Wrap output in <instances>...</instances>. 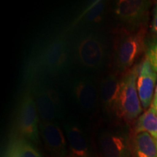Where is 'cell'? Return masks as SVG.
Segmentation results:
<instances>
[{
	"label": "cell",
	"mask_w": 157,
	"mask_h": 157,
	"mask_svg": "<svg viewBox=\"0 0 157 157\" xmlns=\"http://www.w3.org/2000/svg\"><path fill=\"white\" fill-rule=\"evenodd\" d=\"M135 157H157V140L148 132L136 133L133 140Z\"/></svg>",
	"instance_id": "cell-14"
},
{
	"label": "cell",
	"mask_w": 157,
	"mask_h": 157,
	"mask_svg": "<svg viewBox=\"0 0 157 157\" xmlns=\"http://www.w3.org/2000/svg\"><path fill=\"white\" fill-rule=\"evenodd\" d=\"M156 140H157V139H156Z\"/></svg>",
	"instance_id": "cell-23"
},
{
	"label": "cell",
	"mask_w": 157,
	"mask_h": 157,
	"mask_svg": "<svg viewBox=\"0 0 157 157\" xmlns=\"http://www.w3.org/2000/svg\"><path fill=\"white\" fill-rule=\"evenodd\" d=\"M65 132L69 148V157H90L87 138L79 127L68 124L65 127Z\"/></svg>",
	"instance_id": "cell-12"
},
{
	"label": "cell",
	"mask_w": 157,
	"mask_h": 157,
	"mask_svg": "<svg viewBox=\"0 0 157 157\" xmlns=\"http://www.w3.org/2000/svg\"><path fill=\"white\" fill-rule=\"evenodd\" d=\"M151 107L157 113V84H156V90H155V93L154 95V98H153L152 103L151 105Z\"/></svg>",
	"instance_id": "cell-20"
},
{
	"label": "cell",
	"mask_w": 157,
	"mask_h": 157,
	"mask_svg": "<svg viewBox=\"0 0 157 157\" xmlns=\"http://www.w3.org/2000/svg\"><path fill=\"white\" fill-rule=\"evenodd\" d=\"M100 146L105 157H128L124 138L112 132H104L100 137Z\"/></svg>",
	"instance_id": "cell-13"
},
{
	"label": "cell",
	"mask_w": 157,
	"mask_h": 157,
	"mask_svg": "<svg viewBox=\"0 0 157 157\" xmlns=\"http://www.w3.org/2000/svg\"><path fill=\"white\" fill-rule=\"evenodd\" d=\"M34 100L39 117L44 122H54L59 114L60 101L56 90L39 87L35 90Z\"/></svg>",
	"instance_id": "cell-7"
},
{
	"label": "cell",
	"mask_w": 157,
	"mask_h": 157,
	"mask_svg": "<svg viewBox=\"0 0 157 157\" xmlns=\"http://www.w3.org/2000/svg\"><path fill=\"white\" fill-rule=\"evenodd\" d=\"M154 15H157V4L156 5V7H155V14Z\"/></svg>",
	"instance_id": "cell-22"
},
{
	"label": "cell",
	"mask_w": 157,
	"mask_h": 157,
	"mask_svg": "<svg viewBox=\"0 0 157 157\" xmlns=\"http://www.w3.org/2000/svg\"><path fill=\"white\" fill-rule=\"evenodd\" d=\"M146 57L157 73V36L153 38L146 46Z\"/></svg>",
	"instance_id": "cell-17"
},
{
	"label": "cell",
	"mask_w": 157,
	"mask_h": 157,
	"mask_svg": "<svg viewBox=\"0 0 157 157\" xmlns=\"http://www.w3.org/2000/svg\"><path fill=\"white\" fill-rule=\"evenodd\" d=\"M146 30L145 27L129 31L121 29L114 39L113 51L117 68L124 71L130 69L145 49Z\"/></svg>",
	"instance_id": "cell-1"
},
{
	"label": "cell",
	"mask_w": 157,
	"mask_h": 157,
	"mask_svg": "<svg viewBox=\"0 0 157 157\" xmlns=\"http://www.w3.org/2000/svg\"><path fill=\"white\" fill-rule=\"evenodd\" d=\"M138 67L130 68L121 78L120 93L115 113L127 121L134 120L143 111L137 87Z\"/></svg>",
	"instance_id": "cell-3"
},
{
	"label": "cell",
	"mask_w": 157,
	"mask_h": 157,
	"mask_svg": "<svg viewBox=\"0 0 157 157\" xmlns=\"http://www.w3.org/2000/svg\"><path fill=\"white\" fill-rule=\"evenodd\" d=\"M150 5V2L145 0H119L116 4V16L133 29H140L148 17Z\"/></svg>",
	"instance_id": "cell-6"
},
{
	"label": "cell",
	"mask_w": 157,
	"mask_h": 157,
	"mask_svg": "<svg viewBox=\"0 0 157 157\" xmlns=\"http://www.w3.org/2000/svg\"><path fill=\"white\" fill-rule=\"evenodd\" d=\"M104 10V3L101 1L95 2L87 7L82 14V17L84 21L89 22H96L101 18V15Z\"/></svg>",
	"instance_id": "cell-16"
},
{
	"label": "cell",
	"mask_w": 157,
	"mask_h": 157,
	"mask_svg": "<svg viewBox=\"0 0 157 157\" xmlns=\"http://www.w3.org/2000/svg\"><path fill=\"white\" fill-rule=\"evenodd\" d=\"M156 81L157 73L146 57L139 66L137 78V92L143 109H148L149 106L151 107Z\"/></svg>",
	"instance_id": "cell-8"
},
{
	"label": "cell",
	"mask_w": 157,
	"mask_h": 157,
	"mask_svg": "<svg viewBox=\"0 0 157 157\" xmlns=\"http://www.w3.org/2000/svg\"><path fill=\"white\" fill-rule=\"evenodd\" d=\"M20 147L23 157H42L40 153L28 140H20Z\"/></svg>",
	"instance_id": "cell-18"
},
{
	"label": "cell",
	"mask_w": 157,
	"mask_h": 157,
	"mask_svg": "<svg viewBox=\"0 0 157 157\" xmlns=\"http://www.w3.org/2000/svg\"><path fill=\"white\" fill-rule=\"evenodd\" d=\"M73 95L79 106L87 111L94 109L97 103V90L93 82L87 78H81L74 82Z\"/></svg>",
	"instance_id": "cell-10"
},
{
	"label": "cell",
	"mask_w": 157,
	"mask_h": 157,
	"mask_svg": "<svg viewBox=\"0 0 157 157\" xmlns=\"http://www.w3.org/2000/svg\"><path fill=\"white\" fill-rule=\"evenodd\" d=\"M39 131L45 148L51 157L67 156V142L64 133L55 122L42 121Z\"/></svg>",
	"instance_id": "cell-9"
},
{
	"label": "cell",
	"mask_w": 157,
	"mask_h": 157,
	"mask_svg": "<svg viewBox=\"0 0 157 157\" xmlns=\"http://www.w3.org/2000/svg\"><path fill=\"white\" fill-rule=\"evenodd\" d=\"M17 127L21 135L28 141L39 142V114L34 97L30 93L23 96L17 114Z\"/></svg>",
	"instance_id": "cell-5"
},
{
	"label": "cell",
	"mask_w": 157,
	"mask_h": 157,
	"mask_svg": "<svg viewBox=\"0 0 157 157\" xmlns=\"http://www.w3.org/2000/svg\"><path fill=\"white\" fill-rule=\"evenodd\" d=\"M121 89V78L111 74L102 80L100 85V96L104 108L109 112H115Z\"/></svg>",
	"instance_id": "cell-11"
},
{
	"label": "cell",
	"mask_w": 157,
	"mask_h": 157,
	"mask_svg": "<svg viewBox=\"0 0 157 157\" xmlns=\"http://www.w3.org/2000/svg\"><path fill=\"white\" fill-rule=\"evenodd\" d=\"M151 28H152L153 32L155 33L157 36V15H154V18H153Z\"/></svg>",
	"instance_id": "cell-21"
},
{
	"label": "cell",
	"mask_w": 157,
	"mask_h": 157,
	"mask_svg": "<svg viewBox=\"0 0 157 157\" xmlns=\"http://www.w3.org/2000/svg\"><path fill=\"white\" fill-rule=\"evenodd\" d=\"M5 157H23L20 147V139L10 142Z\"/></svg>",
	"instance_id": "cell-19"
},
{
	"label": "cell",
	"mask_w": 157,
	"mask_h": 157,
	"mask_svg": "<svg viewBox=\"0 0 157 157\" xmlns=\"http://www.w3.org/2000/svg\"><path fill=\"white\" fill-rule=\"evenodd\" d=\"M68 44L64 36L52 39L38 52L29 67L30 74H56L67 65Z\"/></svg>",
	"instance_id": "cell-2"
},
{
	"label": "cell",
	"mask_w": 157,
	"mask_h": 157,
	"mask_svg": "<svg viewBox=\"0 0 157 157\" xmlns=\"http://www.w3.org/2000/svg\"><path fill=\"white\" fill-rule=\"evenodd\" d=\"M148 132L157 139V113L151 107L141 114L135 125V133Z\"/></svg>",
	"instance_id": "cell-15"
},
{
	"label": "cell",
	"mask_w": 157,
	"mask_h": 157,
	"mask_svg": "<svg viewBox=\"0 0 157 157\" xmlns=\"http://www.w3.org/2000/svg\"><path fill=\"white\" fill-rule=\"evenodd\" d=\"M74 49L78 62L84 68L98 69L105 61V43L97 34L82 35L76 40Z\"/></svg>",
	"instance_id": "cell-4"
}]
</instances>
